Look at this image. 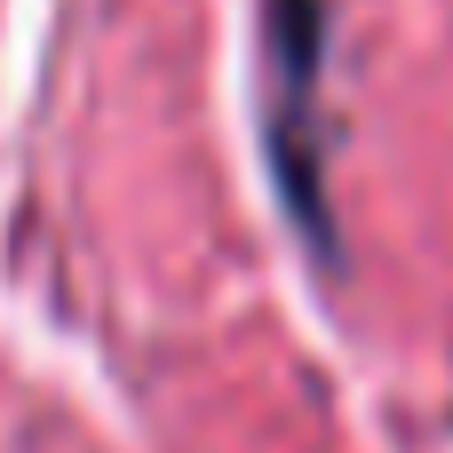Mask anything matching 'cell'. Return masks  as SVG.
Returning a JSON list of instances; mask_svg holds the SVG:
<instances>
[{
	"mask_svg": "<svg viewBox=\"0 0 453 453\" xmlns=\"http://www.w3.org/2000/svg\"><path fill=\"white\" fill-rule=\"evenodd\" d=\"M319 64H326V0H271V175L287 191L295 231L334 263L342 239L326 223V151H319Z\"/></svg>",
	"mask_w": 453,
	"mask_h": 453,
	"instance_id": "cell-1",
	"label": "cell"
}]
</instances>
